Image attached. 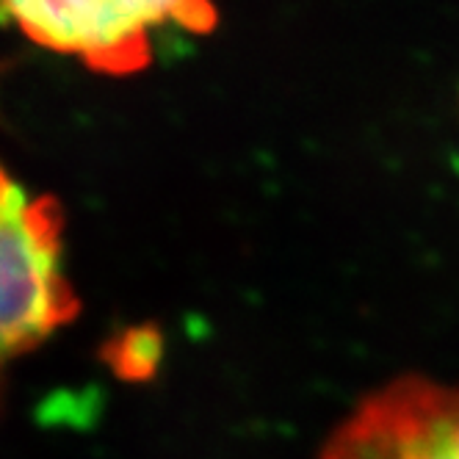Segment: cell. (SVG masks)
Instances as JSON below:
<instances>
[{"instance_id": "1", "label": "cell", "mask_w": 459, "mask_h": 459, "mask_svg": "<svg viewBox=\"0 0 459 459\" xmlns=\"http://www.w3.org/2000/svg\"><path fill=\"white\" fill-rule=\"evenodd\" d=\"M81 313L64 266V216L0 167V402L12 366Z\"/></svg>"}, {"instance_id": "2", "label": "cell", "mask_w": 459, "mask_h": 459, "mask_svg": "<svg viewBox=\"0 0 459 459\" xmlns=\"http://www.w3.org/2000/svg\"><path fill=\"white\" fill-rule=\"evenodd\" d=\"M0 14L30 42L100 75L150 67L152 34L160 28L208 34L219 20L211 0H0Z\"/></svg>"}, {"instance_id": "3", "label": "cell", "mask_w": 459, "mask_h": 459, "mask_svg": "<svg viewBox=\"0 0 459 459\" xmlns=\"http://www.w3.org/2000/svg\"><path fill=\"white\" fill-rule=\"evenodd\" d=\"M318 459H459V385L412 374L371 390Z\"/></svg>"}, {"instance_id": "4", "label": "cell", "mask_w": 459, "mask_h": 459, "mask_svg": "<svg viewBox=\"0 0 459 459\" xmlns=\"http://www.w3.org/2000/svg\"><path fill=\"white\" fill-rule=\"evenodd\" d=\"M108 363L114 371H119L125 379H139L150 377L158 354H160V338L152 326H142V330H125L122 338L108 343Z\"/></svg>"}]
</instances>
